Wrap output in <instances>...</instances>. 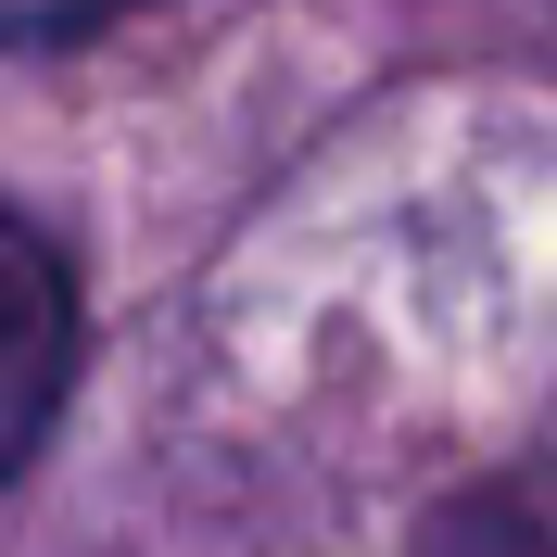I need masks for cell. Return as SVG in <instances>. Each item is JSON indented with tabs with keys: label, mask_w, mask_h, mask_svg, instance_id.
<instances>
[{
	"label": "cell",
	"mask_w": 557,
	"mask_h": 557,
	"mask_svg": "<svg viewBox=\"0 0 557 557\" xmlns=\"http://www.w3.org/2000/svg\"><path fill=\"white\" fill-rule=\"evenodd\" d=\"M64 368H76V292L26 215H0V482L38 456V431L64 406Z\"/></svg>",
	"instance_id": "cell-1"
},
{
	"label": "cell",
	"mask_w": 557,
	"mask_h": 557,
	"mask_svg": "<svg viewBox=\"0 0 557 557\" xmlns=\"http://www.w3.org/2000/svg\"><path fill=\"white\" fill-rule=\"evenodd\" d=\"M406 557H557V469H507V482L444 494Z\"/></svg>",
	"instance_id": "cell-2"
}]
</instances>
